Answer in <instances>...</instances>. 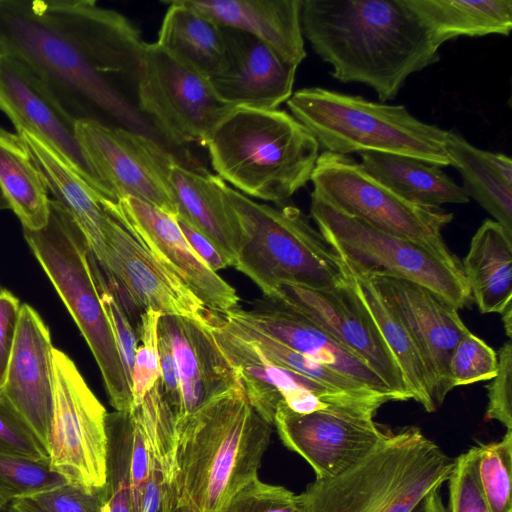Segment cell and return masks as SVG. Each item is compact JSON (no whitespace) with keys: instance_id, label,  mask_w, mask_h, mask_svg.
Instances as JSON below:
<instances>
[{"instance_id":"1","label":"cell","mask_w":512,"mask_h":512,"mask_svg":"<svg viewBox=\"0 0 512 512\" xmlns=\"http://www.w3.org/2000/svg\"><path fill=\"white\" fill-rule=\"evenodd\" d=\"M144 45L127 17L95 1L0 0V52L29 67L67 114L153 138L116 83L136 79Z\"/></svg>"},{"instance_id":"2","label":"cell","mask_w":512,"mask_h":512,"mask_svg":"<svg viewBox=\"0 0 512 512\" xmlns=\"http://www.w3.org/2000/svg\"><path fill=\"white\" fill-rule=\"evenodd\" d=\"M301 28L334 79L364 84L384 103L440 60L441 46L404 0H302Z\"/></svg>"},{"instance_id":"3","label":"cell","mask_w":512,"mask_h":512,"mask_svg":"<svg viewBox=\"0 0 512 512\" xmlns=\"http://www.w3.org/2000/svg\"><path fill=\"white\" fill-rule=\"evenodd\" d=\"M272 425L231 389L176 420L169 496L173 512H219L258 478Z\"/></svg>"},{"instance_id":"4","label":"cell","mask_w":512,"mask_h":512,"mask_svg":"<svg viewBox=\"0 0 512 512\" xmlns=\"http://www.w3.org/2000/svg\"><path fill=\"white\" fill-rule=\"evenodd\" d=\"M203 146L224 182L247 197L282 203L311 178L320 155L314 136L280 109H232Z\"/></svg>"},{"instance_id":"5","label":"cell","mask_w":512,"mask_h":512,"mask_svg":"<svg viewBox=\"0 0 512 512\" xmlns=\"http://www.w3.org/2000/svg\"><path fill=\"white\" fill-rule=\"evenodd\" d=\"M454 460L417 427L389 431L364 460L298 495L302 512H412L448 480Z\"/></svg>"},{"instance_id":"6","label":"cell","mask_w":512,"mask_h":512,"mask_svg":"<svg viewBox=\"0 0 512 512\" xmlns=\"http://www.w3.org/2000/svg\"><path fill=\"white\" fill-rule=\"evenodd\" d=\"M286 103L290 114L325 152L390 153L441 168L450 166L448 130L416 118L404 105L374 102L323 87L299 89Z\"/></svg>"},{"instance_id":"7","label":"cell","mask_w":512,"mask_h":512,"mask_svg":"<svg viewBox=\"0 0 512 512\" xmlns=\"http://www.w3.org/2000/svg\"><path fill=\"white\" fill-rule=\"evenodd\" d=\"M224 192L246 237L234 268L263 296L280 284L324 290L347 282L342 260L298 207L258 203L227 184Z\"/></svg>"},{"instance_id":"8","label":"cell","mask_w":512,"mask_h":512,"mask_svg":"<svg viewBox=\"0 0 512 512\" xmlns=\"http://www.w3.org/2000/svg\"><path fill=\"white\" fill-rule=\"evenodd\" d=\"M24 237L86 340L116 411L132 409L131 385L101 302L88 244L68 211L55 199L39 230Z\"/></svg>"},{"instance_id":"9","label":"cell","mask_w":512,"mask_h":512,"mask_svg":"<svg viewBox=\"0 0 512 512\" xmlns=\"http://www.w3.org/2000/svg\"><path fill=\"white\" fill-rule=\"evenodd\" d=\"M310 215L319 232L353 274L385 275L423 285L457 310L472 300L462 265L428 248L350 217L311 193Z\"/></svg>"},{"instance_id":"10","label":"cell","mask_w":512,"mask_h":512,"mask_svg":"<svg viewBox=\"0 0 512 512\" xmlns=\"http://www.w3.org/2000/svg\"><path fill=\"white\" fill-rule=\"evenodd\" d=\"M310 181L313 193L338 211L383 232L419 243L443 260L461 265L445 244L442 231L453 213L419 206L370 176L348 155L323 152Z\"/></svg>"},{"instance_id":"11","label":"cell","mask_w":512,"mask_h":512,"mask_svg":"<svg viewBox=\"0 0 512 512\" xmlns=\"http://www.w3.org/2000/svg\"><path fill=\"white\" fill-rule=\"evenodd\" d=\"M136 81L138 112L173 145H203L235 108L217 96L206 76L155 42H145Z\"/></svg>"},{"instance_id":"12","label":"cell","mask_w":512,"mask_h":512,"mask_svg":"<svg viewBox=\"0 0 512 512\" xmlns=\"http://www.w3.org/2000/svg\"><path fill=\"white\" fill-rule=\"evenodd\" d=\"M53 372L50 467L69 482L101 489L106 483L108 413L72 359L56 348Z\"/></svg>"},{"instance_id":"13","label":"cell","mask_w":512,"mask_h":512,"mask_svg":"<svg viewBox=\"0 0 512 512\" xmlns=\"http://www.w3.org/2000/svg\"><path fill=\"white\" fill-rule=\"evenodd\" d=\"M75 130L106 199L116 202L133 197L178 216L169 184L174 156L154 138L94 120L76 121Z\"/></svg>"},{"instance_id":"14","label":"cell","mask_w":512,"mask_h":512,"mask_svg":"<svg viewBox=\"0 0 512 512\" xmlns=\"http://www.w3.org/2000/svg\"><path fill=\"white\" fill-rule=\"evenodd\" d=\"M107 213V284L134 320L135 311L154 310L208 325L213 311L168 270L117 217Z\"/></svg>"},{"instance_id":"15","label":"cell","mask_w":512,"mask_h":512,"mask_svg":"<svg viewBox=\"0 0 512 512\" xmlns=\"http://www.w3.org/2000/svg\"><path fill=\"white\" fill-rule=\"evenodd\" d=\"M269 298L284 302L315 322L364 361L401 401L412 399L397 362L349 276L346 283L324 290L280 284Z\"/></svg>"},{"instance_id":"16","label":"cell","mask_w":512,"mask_h":512,"mask_svg":"<svg viewBox=\"0 0 512 512\" xmlns=\"http://www.w3.org/2000/svg\"><path fill=\"white\" fill-rule=\"evenodd\" d=\"M273 425L282 443L306 460L317 480L350 470L389 433L373 417L328 410L302 414L284 402L277 407Z\"/></svg>"},{"instance_id":"17","label":"cell","mask_w":512,"mask_h":512,"mask_svg":"<svg viewBox=\"0 0 512 512\" xmlns=\"http://www.w3.org/2000/svg\"><path fill=\"white\" fill-rule=\"evenodd\" d=\"M105 210L117 217L143 245L210 310L226 313L239 308L236 290L193 251L176 217L143 200L104 199Z\"/></svg>"},{"instance_id":"18","label":"cell","mask_w":512,"mask_h":512,"mask_svg":"<svg viewBox=\"0 0 512 512\" xmlns=\"http://www.w3.org/2000/svg\"><path fill=\"white\" fill-rule=\"evenodd\" d=\"M367 278L413 338L431 377L434 402L439 407L452 390L448 375L451 353L469 331L458 310L418 283L385 275Z\"/></svg>"},{"instance_id":"19","label":"cell","mask_w":512,"mask_h":512,"mask_svg":"<svg viewBox=\"0 0 512 512\" xmlns=\"http://www.w3.org/2000/svg\"><path fill=\"white\" fill-rule=\"evenodd\" d=\"M0 110L16 129L27 130L41 139L103 196L78 142L76 121L29 67L3 52H0Z\"/></svg>"},{"instance_id":"20","label":"cell","mask_w":512,"mask_h":512,"mask_svg":"<svg viewBox=\"0 0 512 512\" xmlns=\"http://www.w3.org/2000/svg\"><path fill=\"white\" fill-rule=\"evenodd\" d=\"M53 348L49 329L40 315L30 305H21L0 393L46 449L54 390Z\"/></svg>"},{"instance_id":"21","label":"cell","mask_w":512,"mask_h":512,"mask_svg":"<svg viewBox=\"0 0 512 512\" xmlns=\"http://www.w3.org/2000/svg\"><path fill=\"white\" fill-rule=\"evenodd\" d=\"M224 33L225 63L209 78L217 96L235 108L271 110L287 102L297 67L249 33L228 27Z\"/></svg>"},{"instance_id":"22","label":"cell","mask_w":512,"mask_h":512,"mask_svg":"<svg viewBox=\"0 0 512 512\" xmlns=\"http://www.w3.org/2000/svg\"><path fill=\"white\" fill-rule=\"evenodd\" d=\"M222 315L260 331L282 345L391 397L393 401H401L364 361L315 322L278 299L263 296L250 310L237 308Z\"/></svg>"},{"instance_id":"23","label":"cell","mask_w":512,"mask_h":512,"mask_svg":"<svg viewBox=\"0 0 512 512\" xmlns=\"http://www.w3.org/2000/svg\"><path fill=\"white\" fill-rule=\"evenodd\" d=\"M159 326L170 338L180 377L182 408L176 420L209 400L241 387L208 325L180 316L162 315Z\"/></svg>"},{"instance_id":"24","label":"cell","mask_w":512,"mask_h":512,"mask_svg":"<svg viewBox=\"0 0 512 512\" xmlns=\"http://www.w3.org/2000/svg\"><path fill=\"white\" fill-rule=\"evenodd\" d=\"M169 184L179 218L210 239L236 263L246 242L239 220L225 192V182L208 170L187 166L175 156Z\"/></svg>"},{"instance_id":"25","label":"cell","mask_w":512,"mask_h":512,"mask_svg":"<svg viewBox=\"0 0 512 512\" xmlns=\"http://www.w3.org/2000/svg\"><path fill=\"white\" fill-rule=\"evenodd\" d=\"M221 26L258 38L296 67L306 58L302 0H184Z\"/></svg>"},{"instance_id":"26","label":"cell","mask_w":512,"mask_h":512,"mask_svg":"<svg viewBox=\"0 0 512 512\" xmlns=\"http://www.w3.org/2000/svg\"><path fill=\"white\" fill-rule=\"evenodd\" d=\"M32 160L40 170L48 191L71 215L82 232L90 252L102 273L107 267L105 224L106 198L80 178L41 139L24 129H16Z\"/></svg>"},{"instance_id":"27","label":"cell","mask_w":512,"mask_h":512,"mask_svg":"<svg viewBox=\"0 0 512 512\" xmlns=\"http://www.w3.org/2000/svg\"><path fill=\"white\" fill-rule=\"evenodd\" d=\"M208 328L237 374L250 405L273 426L278 405L283 397L299 388L302 376L268 361L253 345L228 329L220 313L213 311Z\"/></svg>"},{"instance_id":"28","label":"cell","mask_w":512,"mask_h":512,"mask_svg":"<svg viewBox=\"0 0 512 512\" xmlns=\"http://www.w3.org/2000/svg\"><path fill=\"white\" fill-rule=\"evenodd\" d=\"M462 271L481 313H499L512 304V234L492 219L474 233Z\"/></svg>"},{"instance_id":"29","label":"cell","mask_w":512,"mask_h":512,"mask_svg":"<svg viewBox=\"0 0 512 512\" xmlns=\"http://www.w3.org/2000/svg\"><path fill=\"white\" fill-rule=\"evenodd\" d=\"M360 157V165L370 176L419 206L440 209L444 204L470 200L462 186L437 165L381 152H362Z\"/></svg>"},{"instance_id":"30","label":"cell","mask_w":512,"mask_h":512,"mask_svg":"<svg viewBox=\"0 0 512 512\" xmlns=\"http://www.w3.org/2000/svg\"><path fill=\"white\" fill-rule=\"evenodd\" d=\"M168 4L155 43L208 79L220 72L226 58L224 27L184 0Z\"/></svg>"},{"instance_id":"31","label":"cell","mask_w":512,"mask_h":512,"mask_svg":"<svg viewBox=\"0 0 512 512\" xmlns=\"http://www.w3.org/2000/svg\"><path fill=\"white\" fill-rule=\"evenodd\" d=\"M436 44L460 36H508L512 0H404Z\"/></svg>"},{"instance_id":"32","label":"cell","mask_w":512,"mask_h":512,"mask_svg":"<svg viewBox=\"0 0 512 512\" xmlns=\"http://www.w3.org/2000/svg\"><path fill=\"white\" fill-rule=\"evenodd\" d=\"M347 269V268H346ZM350 283L371 315L387 347L397 362L412 399L427 412H434V388L422 356L406 327L392 313L370 279L351 273Z\"/></svg>"},{"instance_id":"33","label":"cell","mask_w":512,"mask_h":512,"mask_svg":"<svg viewBox=\"0 0 512 512\" xmlns=\"http://www.w3.org/2000/svg\"><path fill=\"white\" fill-rule=\"evenodd\" d=\"M0 186L23 228L39 230L49 217L46 182L18 135L0 133Z\"/></svg>"},{"instance_id":"34","label":"cell","mask_w":512,"mask_h":512,"mask_svg":"<svg viewBox=\"0 0 512 512\" xmlns=\"http://www.w3.org/2000/svg\"><path fill=\"white\" fill-rule=\"evenodd\" d=\"M446 150L450 166L459 172L461 186L469 199L473 198L512 234V186L503 182L489 167L482 149L452 130H448Z\"/></svg>"},{"instance_id":"35","label":"cell","mask_w":512,"mask_h":512,"mask_svg":"<svg viewBox=\"0 0 512 512\" xmlns=\"http://www.w3.org/2000/svg\"><path fill=\"white\" fill-rule=\"evenodd\" d=\"M232 332L253 345L268 361L276 366L301 374L330 390L365 400L387 403L391 397L370 389L365 384L304 356L260 331L221 314Z\"/></svg>"},{"instance_id":"36","label":"cell","mask_w":512,"mask_h":512,"mask_svg":"<svg viewBox=\"0 0 512 512\" xmlns=\"http://www.w3.org/2000/svg\"><path fill=\"white\" fill-rule=\"evenodd\" d=\"M475 473L490 512H512V430L501 440L471 447Z\"/></svg>"},{"instance_id":"37","label":"cell","mask_w":512,"mask_h":512,"mask_svg":"<svg viewBox=\"0 0 512 512\" xmlns=\"http://www.w3.org/2000/svg\"><path fill=\"white\" fill-rule=\"evenodd\" d=\"M107 468L102 512H133L129 485V426L126 412L107 414Z\"/></svg>"},{"instance_id":"38","label":"cell","mask_w":512,"mask_h":512,"mask_svg":"<svg viewBox=\"0 0 512 512\" xmlns=\"http://www.w3.org/2000/svg\"><path fill=\"white\" fill-rule=\"evenodd\" d=\"M68 482L49 461L0 453V496L7 503L31 499Z\"/></svg>"},{"instance_id":"39","label":"cell","mask_w":512,"mask_h":512,"mask_svg":"<svg viewBox=\"0 0 512 512\" xmlns=\"http://www.w3.org/2000/svg\"><path fill=\"white\" fill-rule=\"evenodd\" d=\"M498 371V356L485 341L470 331L453 349L448 375L451 388L493 379Z\"/></svg>"},{"instance_id":"40","label":"cell","mask_w":512,"mask_h":512,"mask_svg":"<svg viewBox=\"0 0 512 512\" xmlns=\"http://www.w3.org/2000/svg\"><path fill=\"white\" fill-rule=\"evenodd\" d=\"M161 316L154 310H146L140 316L137 335L141 343L137 345L131 377L132 408L140 405L160 380L158 323Z\"/></svg>"},{"instance_id":"41","label":"cell","mask_w":512,"mask_h":512,"mask_svg":"<svg viewBox=\"0 0 512 512\" xmlns=\"http://www.w3.org/2000/svg\"><path fill=\"white\" fill-rule=\"evenodd\" d=\"M298 495L283 486L254 479L240 489L219 512H298Z\"/></svg>"},{"instance_id":"42","label":"cell","mask_w":512,"mask_h":512,"mask_svg":"<svg viewBox=\"0 0 512 512\" xmlns=\"http://www.w3.org/2000/svg\"><path fill=\"white\" fill-rule=\"evenodd\" d=\"M448 512H490L477 481L472 448L454 459L448 478Z\"/></svg>"},{"instance_id":"43","label":"cell","mask_w":512,"mask_h":512,"mask_svg":"<svg viewBox=\"0 0 512 512\" xmlns=\"http://www.w3.org/2000/svg\"><path fill=\"white\" fill-rule=\"evenodd\" d=\"M0 453L49 461L47 449L0 393Z\"/></svg>"},{"instance_id":"44","label":"cell","mask_w":512,"mask_h":512,"mask_svg":"<svg viewBox=\"0 0 512 512\" xmlns=\"http://www.w3.org/2000/svg\"><path fill=\"white\" fill-rule=\"evenodd\" d=\"M498 371L488 385L486 420H496L506 430H512V342L508 340L500 348Z\"/></svg>"},{"instance_id":"45","label":"cell","mask_w":512,"mask_h":512,"mask_svg":"<svg viewBox=\"0 0 512 512\" xmlns=\"http://www.w3.org/2000/svg\"><path fill=\"white\" fill-rule=\"evenodd\" d=\"M31 499L47 512H102L105 492L68 482Z\"/></svg>"},{"instance_id":"46","label":"cell","mask_w":512,"mask_h":512,"mask_svg":"<svg viewBox=\"0 0 512 512\" xmlns=\"http://www.w3.org/2000/svg\"><path fill=\"white\" fill-rule=\"evenodd\" d=\"M160 387L162 395L177 419L182 408L180 377L169 336L158 323Z\"/></svg>"},{"instance_id":"47","label":"cell","mask_w":512,"mask_h":512,"mask_svg":"<svg viewBox=\"0 0 512 512\" xmlns=\"http://www.w3.org/2000/svg\"><path fill=\"white\" fill-rule=\"evenodd\" d=\"M20 307L19 300L11 292L0 290V390L17 335Z\"/></svg>"},{"instance_id":"48","label":"cell","mask_w":512,"mask_h":512,"mask_svg":"<svg viewBox=\"0 0 512 512\" xmlns=\"http://www.w3.org/2000/svg\"><path fill=\"white\" fill-rule=\"evenodd\" d=\"M176 219L190 247L210 269L217 273V271L228 266L234 267V261L223 253L210 239L183 219L179 217H176Z\"/></svg>"},{"instance_id":"49","label":"cell","mask_w":512,"mask_h":512,"mask_svg":"<svg viewBox=\"0 0 512 512\" xmlns=\"http://www.w3.org/2000/svg\"><path fill=\"white\" fill-rule=\"evenodd\" d=\"M483 156L489 167L507 185L512 186V160L503 153L483 150Z\"/></svg>"},{"instance_id":"50","label":"cell","mask_w":512,"mask_h":512,"mask_svg":"<svg viewBox=\"0 0 512 512\" xmlns=\"http://www.w3.org/2000/svg\"><path fill=\"white\" fill-rule=\"evenodd\" d=\"M412 512H448L440 494V489L428 493Z\"/></svg>"},{"instance_id":"51","label":"cell","mask_w":512,"mask_h":512,"mask_svg":"<svg viewBox=\"0 0 512 512\" xmlns=\"http://www.w3.org/2000/svg\"><path fill=\"white\" fill-rule=\"evenodd\" d=\"M10 509L14 512H47L32 499L13 500Z\"/></svg>"},{"instance_id":"52","label":"cell","mask_w":512,"mask_h":512,"mask_svg":"<svg viewBox=\"0 0 512 512\" xmlns=\"http://www.w3.org/2000/svg\"><path fill=\"white\" fill-rule=\"evenodd\" d=\"M502 315V321L504 324V329L506 332V335L511 340L512 337V304H509L504 311L501 313Z\"/></svg>"},{"instance_id":"53","label":"cell","mask_w":512,"mask_h":512,"mask_svg":"<svg viewBox=\"0 0 512 512\" xmlns=\"http://www.w3.org/2000/svg\"><path fill=\"white\" fill-rule=\"evenodd\" d=\"M160 512H173L168 489L164 492Z\"/></svg>"},{"instance_id":"54","label":"cell","mask_w":512,"mask_h":512,"mask_svg":"<svg viewBox=\"0 0 512 512\" xmlns=\"http://www.w3.org/2000/svg\"><path fill=\"white\" fill-rule=\"evenodd\" d=\"M10 209L9 202L0 186V210Z\"/></svg>"},{"instance_id":"55","label":"cell","mask_w":512,"mask_h":512,"mask_svg":"<svg viewBox=\"0 0 512 512\" xmlns=\"http://www.w3.org/2000/svg\"><path fill=\"white\" fill-rule=\"evenodd\" d=\"M7 504L8 503L0 496V511L4 510Z\"/></svg>"},{"instance_id":"56","label":"cell","mask_w":512,"mask_h":512,"mask_svg":"<svg viewBox=\"0 0 512 512\" xmlns=\"http://www.w3.org/2000/svg\"><path fill=\"white\" fill-rule=\"evenodd\" d=\"M0 512H14V511H13V510H11V509L9 508L8 510H5V509H4V510H2V511H0Z\"/></svg>"},{"instance_id":"57","label":"cell","mask_w":512,"mask_h":512,"mask_svg":"<svg viewBox=\"0 0 512 512\" xmlns=\"http://www.w3.org/2000/svg\"><path fill=\"white\" fill-rule=\"evenodd\" d=\"M5 132H6V130H5V129H3V128L0 126V133H5Z\"/></svg>"},{"instance_id":"58","label":"cell","mask_w":512,"mask_h":512,"mask_svg":"<svg viewBox=\"0 0 512 512\" xmlns=\"http://www.w3.org/2000/svg\"><path fill=\"white\" fill-rule=\"evenodd\" d=\"M299 504H300V503H299ZM298 512H302L301 508L299 509V511H298Z\"/></svg>"}]
</instances>
